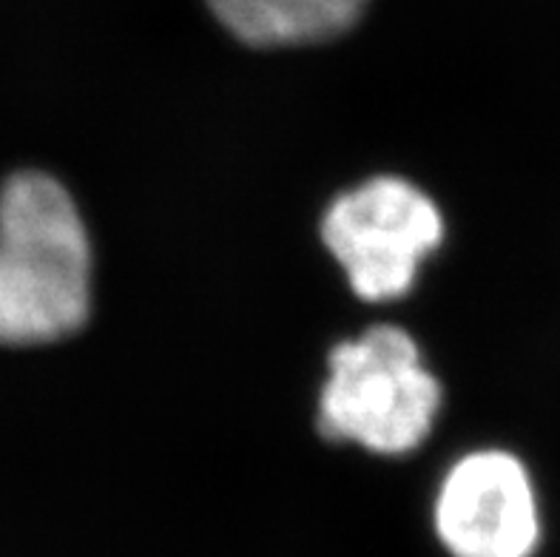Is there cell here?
<instances>
[{"label":"cell","mask_w":560,"mask_h":557,"mask_svg":"<svg viewBox=\"0 0 560 557\" xmlns=\"http://www.w3.org/2000/svg\"><path fill=\"white\" fill-rule=\"evenodd\" d=\"M441 236L444 222L433 199L398 177L341 194L322 222V240L368 302L405 297Z\"/></svg>","instance_id":"obj_3"},{"label":"cell","mask_w":560,"mask_h":557,"mask_svg":"<svg viewBox=\"0 0 560 557\" xmlns=\"http://www.w3.org/2000/svg\"><path fill=\"white\" fill-rule=\"evenodd\" d=\"M217 21L250 46H299L348 32L368 0H208Z\"/></svg>","instance_id":"obj_5"},{"label":"cell","mask_w":560,"mask_h":557,"mask_svg":"<svg viewBox=\"0 0 560 557\" xmlns=\"http://www.w3.org/2000/svg\"><path fill=\"white\" fill-rule=\"evenodd\" d=\"M92 302V247L69 190L40 171L0 188V345L80 330Z\"/></svg>","instance_id":"obj_1"},{"label":"cell","mask_w":560,"mask_h":557,"mask_svg":"<svg viewBox=\"0 0 560 557\" xmlns=\"http://www.w3.org/2000/svg\"><path fill=\"white\" fill-rule=\"evenodd\" d=\"M441 387L421 364L416 341L398 327H373L330 353L319 430L384 455L421 444L435 421Z\"/></svg>","instance_id":"obj_2"},{"label":"cell","mask_w":560,"mask_h":557,"mask_svg":"<svg viewBox=\"0 0 560 557\" xmlns=\"http://www.w3.org/2000/svg\"><path fill=\"white\" fill-rule=\"evenodd\" d=\"M435 532L453 557H533L540 509L529 473L510 452H472L450 469Z\"/></svg>","instance_id":"obj_4"}]
</instances>
